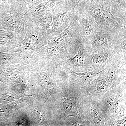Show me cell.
I'll return each instance as SVG.
<instances>
[{"instance_id": "cell-1", "label": "cell", "mask_w": 126, "mask_h": 126, "mask_svg": "<svg viewBox=\"0 0 126 126\" xmlns=\"http://www.w3.org/2000/svg\"><path fill=\"white\" fill-rule=\"evenodd\" d=\"M89 11L96 20L102 24L116 25L119 23V18L114 16L111 12L110 6L105 7L92 6L90 7Z\"/></svg>"}, {"instance_id": "cell-2", "label": "cell", "mask_w": 126, "mask_h": 126, "mask_svg": "<svg viewBox=\"0 0 126 126\" xmlns=\"http://www.w3.org/2000/svg\"><path fill=\"white\" fill-rule=\"evenodd\" d=\"M69 29V27H68L60 35L50 41L49 47L51 50L54 51L63 45Z\"/></svg>"}, {"instance_id": "cell-3", "label": "cell", "mask_w": 126, "mask_h": 126, "mask_svg": "<svg viewBox=\"0 0 126 126\" xmlns=\"http://www.w3.org/2000/svg\"><path fill=\"white\" fill-rule=\"evenodd\" d=\"M37 38L34 35H28L26 36L23 41V48L25 49H30L37 43Z\"/></svg>"}, {"instance_id": "cell-4", "label": "cell", "mask_w": 126, "mask_h": 126, "mask_svg": "<svg viewBox=\"0 0 126 126\" xmlns=\"http://www.w3.org/2000/svg\"><path fill=\"white\" fill-rule=\"evenodd\" d=\"M63 108L64 110L70 113H74L77 112L78 108L76 104L69 99H67L64 102Z\"/></svg>"}, {"instance_id": "cell-5", "label": "cell", "mask_w": 126, "mask_h": 126, "mask_svg": "<svg viewBox=\"0 0 126 126\" xmlns=\"http://www.w3.org/2000/svg\"><path fill=\"white\" fill-rule=\"evenodd\" d=\"M70 60L74 64L79 67L83 66L84 62V58L82 50L79 48L78 54L73 58L70 59Z\"/></svg>"}, {"instance_id": "cell-6", "label": "cell", "mask_w": 126, "mask_h": 126, "mask_svg": "<svg viewBox=\"0 0 126 126\" xmlns=\"http://www.w3.org/2000/svg\"><path fill=\"white\" fill-rule=\"evenodd\" d=\"M102 72V71H101L97 73H94L92 72H85V73H74V74L76 76L78 77L79 79L80 80L88 81L89 80L91 79H92L93 78L98 75L99 74Z\"/></svg>"}, {"instance_id": "cell-7", "label": "cell", "mask_w": 126, "mask_h": 126, "mask_svg": "<svg viewBox=\"0 0 126 126\" xmlns=\"http://www.w3.org/2000/svg\"><path fill=\"white\" fill-rule=\"evenodd\" d=\"M81 23L83 34L85 36H88L91 33L92 30L91 24L88 21L84 18L82 19Z\"/></svg>"}, {"instance_id": "cell-8", "label": "cell", "mask_w": 126, "mask_h": 126, "mask_svg": "<svg viewBox=\"0 0 126 126\" xmlns=\"http://www.w3.org/2000/svg\"><path fill=\"white\" fill-rule=\"evenodd\" d=\"M40 23L44 29H48L53 26V20L52 16L49 15L44 16L41 18Z\"/></svg>"}, {"instance_id": "cell-9", "label": "cell", "mask_w": 126, "mask_h": 126, "mask_svg": "<svg viewBox=\"0 0 126 126\" xmlns=\"http://www.w3.org/2000/svg\"><path fill=\"white\" fill-rule=\"evenodd\" d=\"M112 79L108 78L105 81H102L98 85L97 90L100 92H103L106 91L111 86L112 83Z\"/></svg>"}, {"instance_id": "cell-10", "label": "cell", "mask_w": 126, "mask_h": 126, "mask_svg": "<svg viewBox=\"0 0 126 126\" xmlns=\"http://www.w3.org/2000/svg\"><path fill=\"white\" fill-rule=\"evenodd\" d=\"M108 54L105 53L101 52L95 55L93 59V61L96 64H99L104 60H106L108 58Z\"/></svg>"}, {"instance_id": "cell-11", "label": "cell", "mask_w": 126, "mask_h": 126, "mask_svg": "<svg viewBox=\"0 0 126 126\" xmlns=\"http://www.w3.org/2000/svg\"><path fill=\"white\" fill-rule=\"evenodd\" d=\"M65 13H59L57 14L54 19V26L55 27H59L63 24L65 17Z\"/></svg>"}, {"instance_id": "cell-12", "label": "cell", "mask_w": 126, "mask_h": 126, "mask_svg": "<svg viewBox=\"0 0 126 126\" xmlns=\"http://www.w3.org/2000/svg\"><path fill=\"white\" fill-rule=\"evenodd\" d=\"M94 122L96 124H100L102 122L103 117L101 113L99 110L94 109L92 112Z\"/></svg>"}, {"instance_id": "cell-13", "label": "cell", "mask_w": 126, "mask_h": 126, "mask_svg": "<svg viewBox=\"0 0 126 126\" xmlns=\"http://www.w3.org/2000/svg\"><path fill=\"white\" fill-rule=\"evenodd\" d=\"M108 38L106 36H99L95 40L94 45L97 46H102L108 42Z\"/></svg>"}, {"instance_id": "cell-14", "label": "cell", "mask_w": 126, "mask_h": 126, "mask_svg": "<svg viewBox=\"0 0 126 126\" xmlns=\"http://www.w3.org/2000/svg\"><path fill=\"white\" fill-rule=\"evenodd\" d=\"M5 21L11 27H15L17 26V21L12 16H9L6 18Z\"/></svg>"}, {"instance_id": "cell-15", "label": "cell", "mask_w": 126, "mask_h": 126, "mask_svg": "<svg viewBox=\"0 0 126 126\" xmlns=\"http://www.w3.org/2000/svg\"><path fill=\"white\" fill-rule=\"evenodd\" d=\"M68 0L70 2V4L73 7L74 9L76 6L78 5L79 2L83 0ZM89 0L92 3H94V4H96L97 2V0Z\"/></svg>"}, {"instance_id": "cell-16", "label": "cell", "mask_w": 126, "mask_h": 126, "mask_svg": "<svg viewBox=\"0 0 126 126\" xmlns=\"http://www.w3.org/2000/svg\"><path fill=\"white\" fill-rule=\"evenodd\" d=\"M45 0H25V2L28 5L32 6H33L34 5L39 3V2Z\"/></svg>"}, {"instance_id": "cell-17", "label": "cell", "mask_w": 126, "mask_h": 126, "mask_svg": "<svg viewBox=\"0 0 126 126\" xmlns=\"http://www.w3.org/2000/svg\"><path fill=\"white\" fill-rule=\"evenodd\" d=\"M8 40V37L6 36H0V44H4Z\"/></svg>"}, {"instance_id": "cell-18", "label": "cell", "mask_w": 126, "mask_h": 126, "mask_svg": "<svg viewBox=\"0 0 126 126\" xmlns=\"http://www.w3.org/2000/svg\"><path fill=\"white\" fill-rule=\"evenodd\" d=\"M116 126H124L126 123V119H123L121 121H118L117 122Z\"/></svg>"}, {"instance_id": "cell-19", "label": "cell", "mask_w": 126, "mask_h": 126, "mask_svg": "<svg viewBox=\"0 0 126 126\" xmlns=\"http://www.w3.org/2000/svg\"><path fill=\"white\" fill-rule=\"evenodd\" d=\"M115 71L114 70H112L109 73L108 78H110L113 79V77L115 75Z\"/></svg>"}, {"instance_id": "cell-20", "label": "cell", "mask_w": 126, "mask_h": 126, "mask_svg": "<svg viewBox=\"0 0 126 126\" xmlns=\"http://www.w3.org/2000/svg\"><path fill=\"white\" fill-rule=\"evenodd\" d=\"M126 40H125L123 41L121 43V46L122 48L123 49H126Z\"/></svg>"}, {"instance_id": "cell-21", "label": "cell", "mask_w": 126, "mask_h": 126, "mask_svg": "<svg viewBox=\"0 0 126 126\" xmlns=\"http://www.w3.org/2000/svg\"><path fill=\"white\" fill-rule=\"evenodd\" d=\"M99 2H103V3H108V2H110L111 0H98Z\"/></svg>"}]
</instances>
